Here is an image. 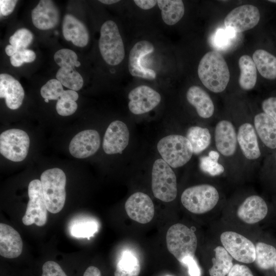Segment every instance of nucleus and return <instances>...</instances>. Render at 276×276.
I'll list each match as a JSON object with an SVG mask.
<instances>
[{"mask_svg": "<svg viewBox=\"0 0 276 276\" xmlns=\"http://www.w3.org/2000/svg\"><path fill=\"white\" fill-rule=\"evenodd\" d=\"M33 39L32 32L26 28L17 30L9 38L10 44L19 50L26 49Z\"/></svg>", "mask_w": 276, "mask_h": 276, "instance_id": "nucleus-38", "label": "nucleus"}, {"mask_svg": "<svg viewBox=\"0 0 276 276\" xmlns=\"http://www.w3.org/2000/svg\"><path fill=\"white\" fill-rule=\"evenodd\" d=\"M237 135L239 146L246 159L255 160L261 157V148L254 125L247 122L240 125Z\"/></svg>", "mask_w": 276, "mask_h": 276, "instance_id": "nucleus-18", "label": "nucleus"}, {"mask_svg": "<svg viewBox=\"0 0 276 276\" xmlns=\"http://www.w3.org/2000/svg\"><path fill=\"white\" fill-rule=\"evenodd\" d=\"M235 32L233 31L226 29L225 30H219L215 37L216 43L220 46H224L227 44L230 38L233 37Z\"/></svg>", "mask_w": 276, "mask_h": 276, "instance_id": "nucleus-44", "label": "nucleus"}, {"mask_svg": "<svg viewBox=\"0 0 276 276\" xmlns=\"http://www.w3.org/2000/svg\"><path fill=\"white\" fill-rule=\"evenodd\" d=\"M181 263L186 265L188 267V273L190 276H200V269L194 257L188 256L182 259Z\"/></svg>", "mask_w": 276, "mask_h": 276, "instance_id": "nucleus-42", "label": "nucleus"}, {"mask_svg": "<svg viewBox=\"0 0 276 276\" xmlns=\"http://www.w3.org/2000/svg\"><path fill=\"white\" fill-rule=\"evenodd\" d=\"M97 222L92 220H77L71 225V235L77 238H87L93 236L98 231Z\"/></svg>", "mask_w": 276, "mask_h": 276, "instance_id": "nucleus-36", "label": "nucleus"}, {"mask_svg": "<svg viewBox=\"0 0 276 276\" xmlns=\"http://www.w3.org/2000/svg\"><path fill=\"white\" fill-rule=\"evenodd\" d=\"M157 148L162 159L174 168L186 164L193 154L188 139L178 134H171L162 138L158 142Z\"/></svg>", "mask_w": 276, "mask_h": 276, "instance_id": "nucleus-4", "label": "nucleus"}, {"mask_svg": "<svg viewBox=\"0 0 276 276\" xmlns=\"http://www.w3.org/2000/svg\"><path fill=\"white\" fill-rule=\"evenodd\" d=\"M254 126L258 139L270 153L276 150V122L264 112L257 113L254 119Z\"/></svg>", "mask_w": 276, "mask_h": 276, "instance_id": "nucleus-21", "label": "nucleus"}, {"mask_svg": "<svg viewBox=\"0 0 276 276\" xmlns=\"http://www.w3.org/2000/svg\"><path fill=\"white\" fill-rule=\"evenodd\" d=\"M66 180L64 172L57 168L47 170L40 176L47 210L53 214L60 212L64 205Z\"/></svg>", "mask_w": 276, "mask_h": 276, "instance_id": "nucleus-2", "label": "nucleus"}, {"mask_svg": "<svg viewBox=\"0 0 276 276\" xmlns=\"http://www.w3.org/2000/svg\"><path fill=\"white\" fill-rule=\"evenodd\" d=\"M268 213V206L263 198L258 195L247 197L239 206L238 217L247 224H255L263 220Z\"/></svg>", "mask_w": 276, "mask_h": 276, "instance_id": "nucleus-20", "label": "nucleus"}, {"mask_svg": "<svg viewBox=\"0 0 276 276\" xmlns=\"http://www.w3.org/2000/svg\"><path fill=\"white\" fill-rule=\"evenodd\" d=\"M219 194L216 188L201 184L186 189L181 196L183 206L190 212L201 214L209 212L217 204Z\"/></svg>", "mask_w": 276, "mask_h": 276, "instance_id": "nucleus-5", "label": "nucleus"}, {"mask_svg": "<svg viewBox=\"0 0 276 276\" xmlns=\"http://www.w3.org/2000/svg\"><path fill=\"white\" fill-rule=\"evenodd\" d=\"M267 167H272L276 169V150L274 151L268 157Z\"/></svg>", "mask_w": 276, "mask_h": 276, "instance_id": "nucleus-51", "label": "nucleus"}, {"mask_svg": "<svg viewBox=\"0 0 276 276\" xmlns=\"http://www.w3.org/2000/svg\"><path fill=\"white\" fill-rule=\"evenodd\" d=\"M24 63H31L36 58L35 52L31 50L23 49L20 51Z\"/></svg>", "mask_w": 276, "mask_h": 276, "instance_id": "nucleus-47", "label": "nucleus"}, {"mask_svg": "<svg viewBox=\"0 0 276 276\" xmlns=\"http://www.w3.org/2000/svg\"><path fill=\"white\" fill-rule=\"evenodd\" d=\"M40 94L43 98L49 100L58 101L60 98H66L76 101L79 97L76 91L64 90L62 84L57 79L49 80L43 85L41 88Z\"/></svg>", "mask_w": 276, "mask_h": 276, "instance_id": "nucleus-29", "label": "nucleus"}, {"mask_svg": "<svg viewBox=\"0 0 276 276\" xmlns=\"http://www.w3.org/2000/svg\"><path fill=\"white\" fill-rule=\"evenodd\" d=\"M30 146L28 134L22 130L11 129L0 135V152L5 158L18 162L27 156Z\"/></svg>", "mask_w": 276, "mask_h": 276, "instance_id": "nucleus-8", "label": "nucleus"}, {"mask_svg": "<svg viewBox=\"0 0 276 276\" xmlns=\"http://www.w3.org/2000/svg\"><path fill=\"white\" fill-rule=\"evenodd\" d=\"M227 276H254V275L247 266L237 264L233 265Z\"/></svg>", "mask_w": 276, "mask_h": 276, "instance_id": "nucleus-43", "label": "nucleus"}, {"mask_svg": "<svg viewBox=\"0 0 276 276\" xmlns=\"http://www.w3.org/2000/svg\"><path fill=\"white\" fill-rule=\"evenodd\" d=\"M99 1L101 3L106 5L113 4L120 2L119 0H100Z\"/></svg>", "mask_w": 276, "mask_h": 276, "instance_id": "nucleus-52", "label": "nucleus"}, {"mask_svg": "<svg viewBox=\"0 0 276 276\" xmlns=\"http://www.w3.org/2000/svg\"><path fill=\"white\" fill-rule=\"evenodd\" d=\"M129 132L127 125L123 122L116 120L112 122L105 133L103 149L108 154L121 153L127 146Z\"/></svg>", "mask_w": 276, "mask_h": 276, "instance_id": "nucleus-15", "label": "nucleus"}, {"mask_svg": "<svg viewBox=\"0 0 276 276\" xmlns=\"http://www.w3.org/2000/svg\"><path fill=\"white\" fill-rule=\"evenodd\" d=\"M83 276H101V273L98 268L90 266L86 269Z\"/></svg>", "mask_w": 276, "mask_h": 276, "instance_id": "nucleus-49", "label": "nucleus"}, {"mask_svg": "<svg viewBox=\"0 0 276 276\" xmlns=\"http://www.w3.org/2000/svg\"><path fill=\"white\" fill-rule=\"evenodd\" d=\"M17 2L16 0H1V14L3 16L10 14L13 11Z\"/></svg>", "mask_w": 276, "mask_h": 276, "instance_id": "nucleus-45", "label": "nucleus"}, {"mask_svg": "<svg viewBox=\"0 0 276 276\" xmlns=\"http://www.w3.org/2000/svg\"><path fill=\"white\" fill-rule=\"evenodd\" d=\"M141 266L136 257L129 251H124L118 261L114 276H139Z\"/></svg>", "mask_w": 276, "mask_h": 276, "instance_id": "nucleus-32", "label": "nucleus"}, {"mask_svg": "<svg viewBox=\"0 0 276 276\" xmlns=\"http://www.w3.org/2000/svg\"><path fill=\"white\" fill-rule=\"evenodd\" d=\"M32 20L37 29L46 30L53 29L59 20L58 8L52 1L41 0L31 12Z\"/></svg>", "mask_w": 276, "mask_h": 276, "instance_id": "nucleus-19", "label": "nucleus"}, {"mask_svg": "<svg viewBox=\"0 0 276 276\" xmlns=\"http://www.w3.org/2000/svg\"><path fill=\"white\" fill-rule=\"evenodd\" d=\"M134 3L139 8L143 10H149L157 4L155 0H134Z\"/></svg>", "mask_w": 276, "mask_h": 276, "instance_id": "nucleus-46", "label": "nucleus"}, {"mask_svg": "<svg viewBox=\"0 0 276 276\" xmlns=\"http://www.w3.org/2000/svg\"><path fill=\"white\" fill-rule=\"evenodd\" d=\"M10 61L14 67H19L24 63L20 51L10 57Z\"/></svg>", "mask_w": 276, "mask_h": 276, "instance_id": "nucleus-48", "label": "nucleus"}, {"mask_svg": "<svg viewBox=\"0 0 276 276\" xmlns=\"http://www.w3.org/2000/svg\"><path fill=\"white\" fill-rule=\"evenodd\" d=\"M190 142L193 154H198L205 150L211 142V134L206 128L194 126L187 130L186 136Z\"/></svg>", "mask_w": 276, "mask_h": 276, "instance_id": "nucleus-31", "label": "nucleus"}, {"mask_svg": "<svg viewBox=\"0 0 276 276\" xmlns=\"http://www.w3.org/2000/svg\"><path fill=\"white\" fill-rule=\"evenodd\" d=\"M255 262L262 269H268L274 266L276 261V249L271 245L258 242L256 246Z\"/></svg>", "mask_w": 276, "mask_h": 276, "instance_id": "nucleus-33", "label": "nucleus"}, {"mask_svg": "<svg viewBox=\"0 0 276 276\" xmlns=\"http://www.w3.org/2000/svg\"><path fill=\"white\" fill-rule=\"evenodd\" d=\"M25 92L20 82L8 74L0 75V98L5 99L7 106L16 109L21 105Z\"/></svg>", "mask_w": 276, "mask_h": 276, "instance_id": "nucleus-22", "label": "nucleus"}, {"mask_svg": "<svg viewBox=\"0 0 276 276\" xmlns=\"http://www.w3.org/2000/svg\"><path fill=\"white\" fill-rule=\"evenodd\" d=\"M260 19L258 8L251 5H244L232 10L224 20L226 29L241 33L254 28Z\"/></svg>", "mask_w": 276, "mask_h": 276, "instance_id": "nucleus-11", "label": "nucleus"}, {"mask_svg": "<svg viewBox=\"0 0 276 276\" xmlns=\"http://www.w3.org/2000/svg\"><path fill=\"white\" fill-rule=\"evenodd\" d=\"M213 266L209 270L211 276H225L233 266V257L223 246H218L214 249Z\"/></svg>", "mask_w": 276, "mask_h": 276, "instance_id": "nucleus-30", "label": "nucleus"}, {"mask_svg": "<svg viewBox=\"0 0 276 276\" xmlns=\"http://www.w3.org/2000/svg\"><path fill=\"white\" fill-rule=\"evenodd\" d=\"M273 267H274V270L275 272L276 273V261L275 262Z\"/></svg>", "mask_w": 276, "mask_h": 276, "instance_id": "nucleus-53", "label": "nucleus"}, {"mask_svg": "<svg viewBox=\"0 0 276 276\" xmlns=\"http://www.w3.org/2000/svg\"><path fill=\"white\" fill-rule=\"evenodd\" d=\"M54 58L60 67L75 69V67H79L81 64L78 61L76 53L68 49H62L57 51L54 54Z\"/></svg>", "mask_w": 276, "mask_h": 276, "instance_id": "nucleus-37", "label": "nucleus"}, {"mask_svg": "<svg viewBox=\"0 0 276 276\" xmlns=\"http://www.w3.org/2000/svg\"><path fill=\"white\" fill-rule=\"evenodd\" d=\"M157 5L162 19L167 25L177 24L184 15L185 6L181 0H158Z\"/></svg>", "mask_w": 276, "mask_h": 276, "instance_id": "nucleus-28", "label": "nucleus"}, {"mask_svg": "<svg viewBox=\"0 0 276 276\" xmlns=\"http://www.w3.org/2000/svg\"><path fill=\"white\" fill-rule=\"evenodd\" d=\"M56 77L62 85L76 91L80 90L83 85L82 77L75 69L60 67Z\"/></svg>", "mask_w": 276, "mask_h": 276, "instance_id": "nucleus-34", "label": "nucleus"}, {"mask_svg": "<svg viewBox=\"0 0 276 276\" xmlns=\"http://www.w3.org/2000/svg\"><path fill=\"white\" fill-rule=\"evenodd\" d=\"M99 48L104 60L109 65H117L125 57L124 43L116 23L104 22L100 29Z\"/></svg>", "mask_w": 276, "mask_h": 276, "instance_id": "nucleus-3", "label": "nucleus"}, {"mask_svg": "<svg viewBox=\"0 0 276 276\" xmlns=\"http://www.w3.org/2000/svg\"><path fill=\"white\" fill-rule=\"evenodd\" d=\"M240 70L239 84L244 90L252 89L257 82V71L256 65L250 56L247 55L241 56L238 61Z\"/></svg>", "mask_w": 276, "mask_h": 276, "instance_id": "nucleus-27", "label": "nucleus"}, {"mask_svg": "<svg viewBox=\"0 0 276 276\" xmlns=\"http://www.w3.org/2000/svg\"><path fill=\"white\" fill-rule=\"evenodd\" d=\"M197 73L203 85L213 93L223 91L229 81L227 63L217 51H210L203 55L199 63Z\"/></svg>", "mask_w": 276, "mask_h": 276, "instance_id": "nucleus-1", "label": "nucleus"}, {"mask_svg": "<svg viewBox=\"0 0 276 276\" xmlns=\"http://www.w3.org/2000/svg\"><path fill=\"white\" fill-rule=\"evenodd\" d=\"M220 240L223 246L236 260L251 263L256 259V247L254 243L237 233L226 231L221 234Z\"/></svg>", "mask_w": 276, "mask_h": 276, "instance_id": "nucleus-10", "label": "nucleus"}, {"mask_svg": "<svg viewBox=\"0 0 276 276\" xmlns=\"http://www.w3.org/2000/svg\"><path fill=\"white\" fill-rule=\"evenodd\" d=\"M77 104L72 100L60 98L56 104L57 113L62 116H68L73 114L77 109Z\"/></svg>", "mask_w": 276, "mask_h": 276, "instance_id": "nucleus-39", "label": "nucleus"}, {"mask_svg": "<svg viewBox=\"0 0 276 276\" xmlns=\"http://www.w3.org/2000/svg\"><path fill=\"white\" fill-rule=\"evenodd\" d=\"M169 251L180 262L185 257H194L197 239L194 232L181 223L172 225L166 234Z\"/></svg>", "mask_w": 276, "mask_h": 276, "instance_id": "nucleus-6", "label": "nucleus"}, {"mask_svg": "<svg viewBox=\"0 0 276 276\" xmlns=\"http://www.w3.org/2000/svg\"><path fill=\"white\" fill-rule=\"evenodd\" d=\"M45 101L46 102H49V100L45 99Z\"/></svg>", "mask_w": 276, "mask_h": 276, "instance_id": "nucleus-55", "label": "nucleus"}, {"mask_svg": "<svg viewBox=\"0 0 276 276\" xmlns=\"http://www.w3.org/2000/svg\"><path fill=\"white\" fill-rule=\"evenodd\" d=\"M219 153L215 150H211L206 156H203L200 159V169L212 176H218L224 171L223 166L219 163Z\"/></svg>", "mask_w": 276, "mask_h": 276, "instance_id": "nucleus-35", "label": "nucleus"}, {"mask_svg": "<svg viewBox=\"0 0 276 276\" xmlns=\"http://www.w3.org/2000/svg\"><path fill=\"white\" fill-rule=\"evenodd\" d=\"M41 276H67L60 266L53 261H49L42 266Z\"/></svg>", "mask_w": 276, "mask_h": 276, "instance_id": "nucleus-40", "label": "nucleus"}, {"mask_svg": "<svg viewBox=\"0 0 276 276\" xmlns=\"http://www.w3.org/2000/svg\"><path fill=\"white\" fill-rule=\"evenodd\" d=\"M19 51L20 50L11 44L7 45L5 48V52L10 57L13 56Z\"/></svg>", "mask_w": 276, "mask_h": 276, "instance_id": "nucleus-50", "label": "nucleus"}, {"mask_svg": "<svg viewBox=\"0 0 276 276\" xmlns=\"http://www.w3.org/2000/svg\"><path fill=\"white\" fill-rule=\"evenodd\" d=\"M252 60L257 70L264 78L276 79V57L269 52L258 49L252 55Z\"/></svg>", "mask_w": 276, "mask_h": 276, "instance_id": "nucleus-26", "label": "nucleus"}, {"mask_svg": "<svg viewBox=\"0 0 276 276\" xmlns=\"http://www.w3.org/2000/svg\"><path fill=\"white\" fill-rule=\"evenodd\" d=\"M154 51L153 44L146 40L139 41L134 44L129 52L128 59V70L132 76L148 80L156 78L155 71L143 66L141 62L143 57Z\"/></svg>", "mask_w": 276, "mask_h": 276, "instance_id": "nucleus-13", "label": "nucleus"}, {"mask_svg": "<svg viewBox=\"0 0 276 276\" xmlns=\"http://www.w3.org/2000/svg\"><path fill=\"white\" fill-rule=\"evenodd\" d=\"M28 193L29 200L22 221L25 225L34 223L42 226L47 221L48 210L40 180H32L28 186Z\"/></svg>", "mask_w": 276, "mask_h": 276, "instance_id": "nucleus-9", "label": "nucleus"}, {"mask_svg": "<svg viewBox=\"0 0 276 276\" xmlns=\"http://www.w3.org/2000/svg\"><path fill=\"white\" fill-rule=\"evenodd\" d=\"M216 148L219 153L225 157L233 156L236 151L237 135L233 123L223 120L216 125L214 131Z\"/></svg>", "mask_w": 276, "mask_h": 276, "instance_id": "nucleus-17", "label": "nucleus"}, {"mask_svg": "<svg viewBox=\"0 0 276 276\" xmlns=\"http://www.w3.org/2000/svg\"><path fill=\"white\" fill-rule=\"evenodd\" d=\"M100 143L98 131L94 129L83 130L72 139L69 145V151L76 158H86L98 151Z\"/></svg>", "mask_w": 276, "mask_h": 276, "instance_id": "nucleus-16", "label": "nucleus"}, {"mask_svg": "<svg viewBox=\"0 0 276 276\" xmlns=\"http://www.w3.org/2000/svg\"><path fill=\"white\" fill-rule=\"evenodd\" d=\"M263 112L272 118L276 122V96L264 99L261 104Z\"/></svg>", "mask_w": 276, "mask_h": 276, "instance_id": "nucleus-41", "label": "nucleus"}, {"mask_svg": "<svg viewBox=\"0 0 276 276\" xmlns=\"http://www.w3.org/2000/svg\"><path fill=\"white\" fill-rule=\"evenodd\" d=\"M128 99L129 110L137 115L147 113L155 108L161 101V96L152 88L142 85L129 93Z\"/></svg>", "mask_w": 276, "mask_h": 276, "instance_id": "nucleus-12", "label": "nucleus"}, {"mask_svg": "<svg viewBox=\"0 0 276 276\" xmlns=\"http://www.w3.org/2000/svg\"><path fill=\"white\" fill-rule=\"evenodd\" d=\"M268 2L273 3H276V0H269Z\"/></svg>", "mask_w": 276, "mask_h": 276, "instance_id": "nucleus-54", "label": "nucleus"}, {"mask_svg": "<svg viewBox=\"0 0 276 276\" xmlns=\"http://www.w3.org/2000/svg\"><path fill=\"white\" fill-rule=\"evenodd\" d=\"M152 190L156 198L164 202L172 201L177 196L175 174L162 158L156 159L152 167Z\"/></svg>", "mask_w": 276, "mask_h": 276, "instance_id": "nucleus-7", "label": "nucleus"}, {"mask_svg": "<svg viewBox=\"0 0 276 276\" xmlns=\"http://www.w3.org/2000/svg\"><path fill=\"white\" fill-rule=\"evenodd\" d=\"M64 38L79 47H84L89 41L88 30L83 22L72 14L64 15L62 23Z\"/></svg>", "mask_w": 276, "mask_h": 276, "instance_id": "nucleus-24", "label": "nucleus"}, {"mask_svg": "<svg viewBox=\"0 0 276 276\" xmlns=\"http://www.w3.org/2000/svg\"><path fill=\"white\" fill-rule=\"evenodd\" d=\"M186 97L200 117L208 119L213 116L214 103L209 95L201 87L196 85L191 86L187 90Z\"/></svg>", "mask_w": 276, "mask_h": 276, "instance_id": "nucleus-25", "label": "nucleus"}, {"mask_svg": "<svg viewBox=\"0 0 276 276\" xmlns=\"http://www.w3.org/2000/svg\"><path fill=\"white\" fill-rule=\"evenodd\" d=\"M125 208L128 216L142 224L149 222L154 215L153 203L150 197L142 192L132 194L126 200Z\"/></svg>", "mask_w": 276, "mask_h": 276, "instance_id": "nucleus-14", "label": "nucleus"}, {"mask_svg": "<svg viewBox=\"0 0 276 276\" xmlns=\"http://www.w3.org/2000/svg\"><path fill=\"white\" fill-rule=\"evenodd\" d=\"M22 240L19 234L11 226L0 223V255L9 259L18 257L22 251Z\"/></svg>", "mask_w": 276, "mask_h": 276, "instance_id": "nucleus-23", "label": "nucleus"}]
</instances>
